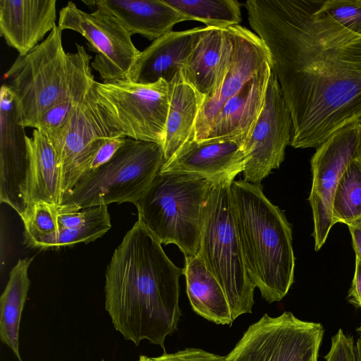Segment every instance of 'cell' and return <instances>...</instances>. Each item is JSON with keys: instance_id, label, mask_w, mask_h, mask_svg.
<instances>
[{"instance_id": "836d02e7", "label": "cell", "mask_w": 361, "mask_h": 361, "mask_svg": "<svg viewBox=\"0 0 361 361\" xmlns=\"http://www.w3.org/2000/svg\"><path fill=\"white\" fill-rule=\"evenodd\" d=\"M126 138L123 135H117L104 144L93 157L85 174L108 162L125 143Z\"/></svg>"}, {"instance_id": "ab89813d", "label": "cell", "mask_w": 361, "mask_h": 361, "mask_svg": "<svg viewBox=\"0 0 361 361\" xmlns=\"http://www.w3.org/2000/svg\"><path fill=\"white\" fill-rule=\"evenodd\" d=\"M138 361H147V356H145V355H140L139 357Z\"/></svg>"}, {"instance_id": "4fadbf2b", "label": "cell", "mask_w": 361, "mask_h": 361, "mask_svg": "<svg viewBox=\"0 0 361 361\" xmlns=\"http://www.w3.org/2000/svg\"><path fill=\"white\" fill-rule=\"evenodd\" d=\"M359 125L355 121L336 132L317 148L311 159L312 185L309 201L312 209L314 250H319L334 226L332 204L339 180L356 159Z\"/></svg>"}, {"instance_id": "ba28073f", "label": "cell", "mask_w": 361, "mask_h": 361, "mask_svg": "<svg viewBox=\"0 0 361 361\" xmlns=\"http://www.w3.org/2000/svg\"><path fill=\"white\" fill-rule=\"evenodd\" d=\"M97 103L109 125L120 135L163 145L169 109V83L132 80L93 84Z\"/></svg>"}, {"instance_id": "8fae6325", "label": "cell", "mask_w": 361, "mask_h": 361, "mask_svg": "<svg viewBox=\"0 0 361 361\" xmlns=\"http://www.w3.org/2000/svg\"><path fill=\"white\" fill-rule=\"evenodd\" d=\"M269 61L267 49L255 33L240 25L224 28L220 73L200 109L195 128L196 141L207 139L224 104Z\"/></svg>"}, {"instance_id": "f546056e", "label": "cell", "mask_w": 361, "mask_h": 361, "mask_svg": "<svg viewBox=\"0 0 361 361\" xmlns=\"http://www.w3.org/2000/svg\"><path fill=\"white\" fill-rule=\"evenodd\" d=\"M24 225V242L46 236L59 230L57 207L44 202L30 206L22 219Z\"/></svg>"}, {"instance_id": "f35d334b", "label": "cell", "mask_w": 361, "mask_h": 361, "mask_svg": "<svg viewBox=\"0 0 361 361\" xmlns=\"http://www.w3.org/2000/svg\"><path fill=\"white\" fill-rule=\"evenodd\" d=\"M356 359L361 361V336L357 338L355 343Z\"/></svg>"}, {"instance_id": "e575fe53", "label": "cell", "mask_w": 361, "mask_h": 361, "mask_svg": "<svg viewBox=\"0 0 361 361\" xmlns=\"http://www.w3.org/2000/svg\"><path fill=\"white\" fill-rule=\"evenodd\" d=\"M99 207H92L79 211L59 213L58 224L59 228L74 227L84 223L97 214Z\"/></svg>"}, {"instance_id": "7c38bea8", "label": "cell", "mask_w": 361, "mask_h": 361, "mask_svg": "<svg viewBox=\"0 0 361 361\" xmlns=\"http://www.w3.org/2000/svg\"><path fill=\"white\" fill-rule=\"evenodd\" d=\"M292 118L276 75L271 71L262 109L245 139L244 180L260 184L284 160L292 136Z\"/></svg>"}, {"instance_id": "7a4b0ae2", "label": "cell", "mask_w": 361, "mask_h": 361, "mask_svg": "<svg viewBox=\"0 0 361 361\" xmlns=\"http://www.w3.org/2000/svg\"><path fill=\"white\" fill-rule=\"evenodd\" d=\"M183 269L165 254L160 242L137 221L114 250L105 274V309L115 329L138 345L147 340L164 350L178 326L179 278Z\"/></svg>"}, {"instance_id": "1f68e13d", "label": "cell", "mask_w": 361, "mask_h": 361, "mask_svg": "<svg viewBox=\"0 0 361 361\" xmlns=\"http://www.w3.org/2000/svg\"><path fill=\"white\" fill-rule=\"evenodd\" d=\"M324 359L326 361H357L353 338L339 329L331 338V348Z\"/></svg>"}, {"instance_id": "d590c367", "label": "cell", "mask_w": 361, "mask_h": 361, "mask_svg": "<svg viewBox=\"0 0 361 361\" xmlns=\"http://www.w3.org/2000/svg\"><path fill=\"white\" fill-rule=\"evenodd\" d=\"M348 302L361 309V257L355 255V269L348 295Z\"/></svg>"}, {"instance_id": "6da1fadb", "label": "cell", "mask_w": 361, "mask_h": 361, "mask_svg": "<svg viewBox=\"0 0 361 361\" xmlns=\"http://www.w3.org/2000/svg\"><path fill=\"white\" fill-rule=\"evenodd\" d=\"M322 4H245L290 111L294 148H317L361 116V35L333 19Z\"/></svg>"}, {"instance_id": "603a6c76", "label": "cell", "mask_w": 361, "mask_h": 361, "mask_svg": "<svg viewBox=\"0 0 361 361\" xmlns=\"http://www.w3.org/2000/svg\"><path fill=\"white\" fill-rule=\"evenodd\" d=\"M169 109L164 143L165 162L185 142L194 139L197 118L205 97L185 79L182 70L169 82Z\"/></svg>"}, {"instance_id": "8992f818", "label": "cell", "mask_w": 361, "mask_h": 361, "mask_svg": "<svg viewBox=\"0 0 361 361\" xmlns=\"http://www.w3.org/2000/svg\"><path fill=\"white\" fill-rule=\"evenodd\" d=\"M164 162L163 145L127 137L108 162L80 178L63 197L58 214L113 202L135 204Z\"/></svg>"}, {"instance_id": "5bb4252c", "label": "cell", "mask_w": 361, "mask_h": 361, "mask_svg": "<svg viewBox=\"0 0 361 361\" xmlns=\"http://www.w3.org/2000/svg\"><path fill=\"white\" fill-rule=\"evenodd\" d=\"M25 127L13 94L6 84L0 92V202L20 216L28 209L30 158Z\"/></svg>"}, {"instance_id": "ac0fdd59", "label": "cell", "mask_w": 361, "mask_h": 361, "mask_svg": "<svg viewBox=\"0 0 361 361\" xmlns=\"http://www.w3.org/2000/svg\"><path fill=\"white\" fill-rule=\"evenodd\" d=\"M207 27L171 31L140 52L132 81L150 84L162 79L171 82L180 72Z\"/></svg>"}, {"instance_id": "5b68a950", "label": "cell", "mask_w": 361, "mask_h": 361, "mask_svg": "<svg viewBox=\"0 0 361 361\" xmlns=\"http://www.w3.org/2000/svg\"><path fill=\"white\" fill-rule=\"evenodd\" d=\"M234 178L214 181L209 191L197 254L221 286L233 321L252 312L256 288L245 269L233 215L231 185Z\"/></svg>"}, {"instance_id": "9a60e30c", "label": "cell", "mask_w": 361, "mask_h": 361, "mask_svg": "<svg viewBox=\"0 0 361 361\" xmlns=\"http://www.w3.org/2000/svg\"><path fill=\"white\" fill-rule=\"evenodd\" d=\"M93 84L73 111L68 123L61 155L63 197L87 173L99 148L111 138L121 135L106 121L97 103Z\"/></svg>"}, {"instance_id": "cb8c5ba5", "label": "cell", "mask_w": 361, "mask_h": 361, "mask_svg": "<svg viewBox=\"0 0 361 361\" xmlns=\"http://www.w3.org/2000/svg\"><path fill=\"white\" fill-rule=\"evenodd\" d=\"M185 260L186 293L193 310L209 322L231 325L230 306L217 279L198 255L185 256Z\"/></svg>"}, {"instance_id": "8d00e7d4", "label": "cell", "mask_w": 361, "mask_h": 361, "mask_svg": "<svg viewBox=\"0 0 361 361\" xmlns=\"http://www.w3.org/2000/svg\"><path fill=\"white\" fill-rule=\"evenodd\" d=\"M355 255L361 257V217L348 225Z\"/></svg>"}, {"instance_id": "f1b7e54d", "label": "cell", "mask_w": 361, "mask_h": 361, "mask_svg": "<svg viewBox=\"0 0 361 361\" xmlns=\"http://www.w3.org/2000/svg\"><path fill=\"white\" fill-rule=\"evenodd\" d=\"M361 217V161L353 160L341 178L332 204V223L348 225Z\"/></svg>"}, {"instance_id": "3957f363", "label": "cell", "mask_w": 361, "mask_h": 361, "mask_svg": "<svg viewBox=\"0 0 361 361\" xmlns=\"http://www.w3.org/2000/svg\"><path fill=\"white\" fill-rule=\"evenodd\" d=\"M231 198L247 275L266 301H280L294 281L290 224L260 184L233 180Z\"/></svg>"}, {"instance_id": "83f0119b", "label": "cell", "mask_w": 361, "mask_h": 361, "mask_svg": "<svg viewBox=\"0 0 361 361\" xmlns=\"http://www.w3.org/2000/svg\"><path fill=\"white\" fill-rule=\"evenodd\" d=\"M111 228L107 205L99 207L95 215L84 223L70 228H59L52 234L23 242L30 248L47 249L87 244L102 237Z\"/></svg>"}, {"instance_id": "484cf974", "label": "cell", "mask_w": 361, "mask_h": 361, "mask_svg": "<svg viewBox=\"0 0 361 361\" xmlns=\"http://www.w3.org/2000/svg\"><path fill=\"white\" fill-rule=\"evenodd\" d=\"M224 47V29L207 27L182 69L185 79L205 97L218 80Z\"/></svg>"}, {"instance_id": "d6986e66", "label": "cell", "mask_w": 361, "mask_h": 361, "mask_svg": "<svg viewBox=\"0 0 361 361\" xmlns=\"http://www.w3.org/2000/svg\"><path fill=\"white\" fill-rule=\"evenodd\" d=\"M112 16L132 36L140 35L155 40L188 19L164 0L82 1Z\"/></svg>"}, {"instance_id": "4316f807", "label": "cell", "mask_w": 361, "mask_h": 361, "mask_svg": "<svg viewBox=\"0 0 361 361\" xmlns=\"http://www.w3.org/2000/svg\"><path fill=\"white\" fill-rule=\"evenodd\" d=\"M188 20L206 27L224 29L241 22L240 4L236 0H164Z\"/></svg>"}, {"instance_id": "2e32d148", "label": "cell", "mask_w": 361, "mask_h": 361, "mask_svg": "<svg viewBox=\"0 0 361 361\" xmlns=\"http://www.w3.org/2000/svg\"><path fill=\"white\" fill-rule=\"evenodd\" d=\"M243 142L239 139H191L161 166L159 172L200 175L216 181L244 170Z\"/></svg>"}, {"instance_id": "4dcf8cb0", "label": "cell", "mask_w": 361, "mask_h": 361, "mask_svg": "<svg viewBox=\"0 0 361 361\" xmlns=\"http://www.w3.org/2000/svg\"><path fill=\"white\" fill-rule=\"evenodd\" d=\"M322 7L340 25L361 35V0H323Z\"/></svg>"}, {"instance_id": "44dd1931", "label": "cell", "mask_w": 361, "mask_h": 361, "mask_svg": "<svg viewBox=\"0 0 361 361\" xmlns=\"http://www.w3.org/2000/svg\"><path fill=\"white\" fill-rule=\"evenodd\" d=\"M74 55L73 75L67 93L62 99L45 111L33 127L47 137L60 159L73 111L95 81L92 73L91 56L84 47L76 44Z\"/></svg>"}, {"instance_id": "74e56055", "label": "cell", "mask_w": 361, "mask_h": 361, "mask_svg": "<svg viewBox=\"0 0 361 361\" xmlns=\"http://www.w3.org/2000/svg\"><path fill=\"white\" fill-rule=\"evenodd\" d=\"M357 121L359 125V137L356 159L361 161V116L358 118Z\"/></svg>"}, {"instance_id": "b9f144b4", "label": "cell", "mask_w": 361, "mask_h": 361, "mask_svg": "<svg viewBox=\"0 0 361 361\" xmlns=\"http://www.w3.org/2000/svg\"><path fill=\"white\" fill-rule=\"evenodd\" d=\"M102 361H105L104 360H102Z\"/></svg>"}, {"instance_id": "9c48e42d", "label": "cell", "mask_w": 361, "mask_h": 361, "mask_svg": "<svg viewBox=\"0 0 361 361\" xmlns=\"http://www.w3.org/2000/svg\"><path fill=\"white\" fill-rule=\"evenodd\" d=\"M324 329L290 312L273 317L264 314L250 325L226 361H317Z\"/></svg>"}, {"instance_id": "e0dca14e", "label": "cell", "mask_w": 361, "mask_h": 361, "mask_svg": "<svg viewBox=\"0 0 361 361\" xmlns=\"http://www.w3.org/2000/svg\"><path fill=\"white\" fill-rule=\"evenodd\" d=\"M56 0H1L0 34L20 56L27 54L56 26Z\"/></svg>"}, {"instance_id": "ffe728a7", "label": "cell", "mask_w": 361, "mask_h": 361, "mask_svg": "<svg viewBox=\"0 0 361 361\" xmlns=\"http://www.w3.org/2000/svg\"><path fill=\"white\" fill-rule=\"evenodd\" d=\"M271 71L269 61L224 104L205 140L239 139L244 143L262 109Z\"/></svg>"}, {"instance_id": "30bf717a", "label": "cell", "mask_w": 361, "mask_h": 361, "mask_svg": "<svg viewBox=\"0 0 361 361\" xmlns=\"http://www.w3.org/2000/svg\"><path fill=\"white\" fill-rule=\"evenodd\" d=\"M59 27L78 32L95 53L92 68L103 82L132 80L140 54L131 35L110 14L95 9L87 13L69 1L59 12Z\"/></svg>"}, {"instance_id": "d4e9b609", "label": "cell", "mask_w": 361, "mask_h": 361, "mask_svg": "<svg viewBox=\"0 0 361 361\" xmlns=\"http://www.w3.org/2000/svg\"><path fill=\"white\" fill-rule=\"evenodd\" d=\"M33 258L19 259L11 269L0 297V339L22 361L19 351V329L30 281L28 269Z\"/></svg>"}, {"instance_id": "7402d4cb", "label": "cell", "mask_w": 361, "mask_h": 361, "mask_svg": "<svg viewBox=\"0 0 361 361\" xmlns=\"http://www.w3.org/2000/svg\"><path fill=\"white\" fill-rule=\"evenodd\" d=\"M26 140L30 158L28 209L37 202L59 207L63 199L60 157L39 130L34 129L32 137L27 136Z\"/></svg>"}, {"instance_id": "277c9868", "label": "cell", "mask_w": 361, "mask_h": 361, "mask_svg": "<svg viewBox=\"0 0 361 361\" xmlns=\"http://www.w3.org/2000/svg\"><path fill=\"white\" fill-rule=\"evenodd\" d=\"M214 182L197 174L159 172L134 204L137 219L161 244H174L185 256L197 255L203 209Z\"/></svg>"}, {"instance_id": "52a82bcc", "label": "cell", "mask_w": 361, "mask_h": 361, "mask_svg": "<svg viewBox=\"0 0 361 361\" xmlns=\"http://www.w3.org/2000/svg\"><path fill=\"white\" fill-rule=\"evenodd\" d=\"M61 36L62 30L56 25L27 54L18 55L4 74L25 128H33L69 88L75 55L64 51Z\"/></svg>"}, {"instance_id": "60d3db41", "label": "cell", "mask_w": 361, "mask_h": 361, "mask_svg": "<svg viewBox=\"0 0 361 361\" xmlns=\"http://www.w3.org/2000/svg\"><path fill=\"white\" fill-rule=\"evenodd\" d=\"M356 331L361 334V325L356 329Z\"/></svg>"}, {"instance_id": "d6a6232c", "label": "cell", "mask_w": 361, "mask_h": 361, "mask_svg": "<svg viewBox=\"0 0 361 361\" xmlns=\"http://www.w3.org/2000/svg\"><path fill=\"white\" fill-rule=\"evenodd\" d=\"M147 361H226V356L216 355L202 349L185 348L175 353H164Z\"/></svg>"}]
</instances>
